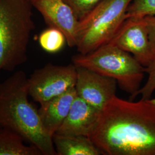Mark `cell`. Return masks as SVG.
Returning a JSON list of instances; mask_svg holds the SVG:
<instances>
[{
    "instance_id": "1",
    "label": "cell",
    "mask_w": 155,
    "mask_h": 155,
    "mask_svg": "<svg viewBox=\"0 0 155 155\" xmlns=\"http://www.w3.org/2000/svg\"><path fill=\"white\" fill-rule=\"evenodd\" d=\"M101 155H155V105L116 95L101 111L89 136Z\"/></svg>"
},
{
    "instance_id": "2",
    "label": "cell",
    "mask_w": 155,
    "mask_h": 155,
    "mask_svg": "<svg viewBox=\"0 0 155 155\" xmlns=\"http://www.w3.org/2000/svg\"><path fill=\"white\" fill-rule=\"evenodd\" d=\"M28 78L17 71L0 83V127L18 133L43 155H56L52 137L46 132L39 111L28 99Z\"/></svg>"
},
{
    "instance_id": "3",
    "label": "cell",
    "mask_w": 155,
    "mask_h": 155,
    "mask_svg": "<svg viewBox=\"0 0 155 155\" xmlns=\"http://www.w3.org/2000/svg\"><path fill=\"white\" fill-rule=\"evenodd\" d=\"M29 0H0V73L13 71L27 60L35 28Z\"/></svg>"
},
{
    "instance_id": "4",
    "label": "cell",
    "mask_w": 155,
    "mask_h": 155,
    "mask_svg": "<svg viewBox=\"0 0 155 155\" xmlns=\"http://www.w3.org/2000/svg\"><path fill=\"white\" fill-rule=\"evenodd\" d=\"M72 63L116 80L121 89L133 100L141 88L145 67L130 53L106 44L87 54L73 56Z\"/></svg>"
},
{
    "instance_id": "5",
    "label": "cell",
    "mask_w": 155,
    "mask_h": 155,
    "mask_svg": "<svg viewBox=\"0 0 155 155\" xmlns=\"http://www.w3.org/2000/svg\"><path fill=\"white\" fill-rule=\"evenodd\" d=\"M133 0H101L79 20L78 51L87 54L107 44L127 18L128 6Z\"/></svg>"
},
{
    "instance_id": "6",
    "label": "cell",
    "mask_w": 155,
    "mask_h": 155,
    "mask_svg": "<svg viewBox=\"0 0 155 155\" xmlns=\"http://www.w3.org/2000/svg\"><path fill=\"white\" fill-rule=\"evenodd\" d=\"M29 95L41 104L75 87L77 67L51 63L36 70L28 78Z\"/></svg>"
},
{
    "instance_id": "7",
    "label": "cell",
    "mask_w": 155,
    "mask_h": 155,
    "mask_svg": "<svg viewBox=\"0 0 155 155\" xmlns=\"http://www.w3.org/2000/svg\"><path fill=\"white\" fill-rule=\"evenodd\" d=\"M131 54L145 67L155 61L145 18H129L108 43Z\"/></svg>"
},
{
    "instance_id": "8",
    "label": "cell",
    "mask_w": 155,
    "mask_h": 155,
    "mask_svg": "<svg viewBox=\"0 0 155 155\" xmlns=\"http://www.w3.org/2000/svg\"><path fill=\"white\" fill-rule=\"evenodd\" d=\"M117 82L113 78L82 67H77L75 89L77 95L90 105L102 111L116 95Z\"/></svg>"
},
{
    "instance_id": "9",
    "label": "cell",
    "mask_w": 155,
    "mask_h": 155,
    "mask_svg": "<svg viewBox=\"0 0 155 155\" xmlns=\"http://www.w3.org/2000/svg\"><path fill=\"white\" fill-rule=\"evenodd\" d=\"M49 27L61 31L70 47H77L79 20L64 0H29Z\"/></svg>"
},
{
    "instance_id": "10",
    "label": "cell",
    "mask_w": 155,
    "mask_h": 155,
    "mask_svg": "<svg viewBox=\"0 0 155 155\" xmlns=\"http://www.w3.org/2000/svg\"><path fill=\"white\" fill-rule=\"evenodd\" d=\"M101 111L77 97L70 111L55 133L89 137L97 127Z\"/></svg>"
},
{
    "instance_id": "11",
    "label": "cell",
    "mask_w": 155,
    "mask_h": 155,
    "mask_svg": "<svg viewBox=\"0 0 155 155\" xmlns=\"http://www.w3.org/2000/svg\"><path fill=\"white\" fill-rule=\"evenodd\" d=\"M77 97L74 87L40 104L38 109L40 118L45 130L51 136H54L66 119Z\"/></svg>"
},
{
    "instance_id": "12",
    "label": "cell",
    "mask_w": 155,
    "mask_h": 155,
    "mask_svg": "<svg viewBox=\"0 0 155 155\" xmlns=\"http://www.w3.org/2000/svg\"><path fill=\"white\" fill-rule=\"evenodd\" d=\"M53 143L57 155H100L101 153L89 137L55 133Z\"/></svg>"
},
{
    "instance_id": "13",
    "label": "cell",
    "mask_w": 155,
    "mask_h": 155,
    "mask_svg": "<svg viewBox=\"0 0 155 155\" xmlns=\"http://www.w3.org/2000/svg\"><path fill=\"white\" fill-rule=\"evenodd\" d=\"M26 141L18 133L0 127V155H41L40 150Z\"/></svg>"
},
{
    "instance_id": "14",
    "label": "cell",
    "mask_w": 155,
    "mask_h": 155,
    "mask_svg": "<svg viewBox=\"0 0 155 155\" xmlns=\"http://www.w3.org/2000/svg\"><path fill=\"white\" fill-rule=\"evenodd\" d=\"M67 43L64 35L58 29L49 27L39 35V43L41 48L49 53H56Z\"/></svg>"
},
{
    "instance_id": "15",
    "label": "cell",
    "mask_w": 155,
    "mask_h": 155,
    "mask_svg": "<svg viewBox=\"0 0 155 155\" xmlns=\"http://www.w3.org/2000/svg\"><path fill=\"white\" fill-rule=\"evenodd\" d=\"M148 16H155V0H133L126 13L127 18Z\"/></svg>"
},
{
    "instance_id": "16",
    "label": "cell",
    "mask_w": 155,
    "mask_h": 155,
    "mask_svg": "<svg viewBox=\"0 0 155 155\" xmlns=\"http://www.w3.org/2000/svg\"><path fill=\"white\" fill-rule=\"evenodd\" d=\"M70 6L78 20L87 15L101 0H64Z\"/></svg>"
},
{
    "instance_id": "17",
    "label": "cell",
    "mask_w": 155,
    "mask_h": 155,
    "mask_svg": "<svg viewBox=\"0 0 155 155\" xmlns=\"http://www.w3.org/2000/svg\"><path fill=\"white\" fill-rule=\"evenodd\" d=\"M145 72L148 74V78L144 86L139 90L137 95H141V100H150L155 91V61L145 67Z\"/></svg>"
},
{
    "instance_id": "18",
    "label": "cell",
    "mask_w": 155,
    "mask_h": 155,
    "mask_svg": "<svg viewBox=\"0 0 155 155\" xmlns=\"http://www.w3.org/2000/svg\"><path fill=\"white\" fill-rule=\"evenodd\" d=\"M148 30L150 43L155 55V16L144 17Z\"/></svg>"
},
{
    "instance_id": "19",
    "label": "cell",
    "mask_w": 155,
    "mask_h": 155,
    "mask_svg": "<svg viewBox=\"0 0 155 155\" xmlns=\"http://www.w3.org/2000/svg\"><path fill=\"white\" fill-rule=\"evenodd\" d=\"M148 100H149L150 102H151L152 104H153V105H155V98H150V99Z\"/></svg>"
}]
</instances>
